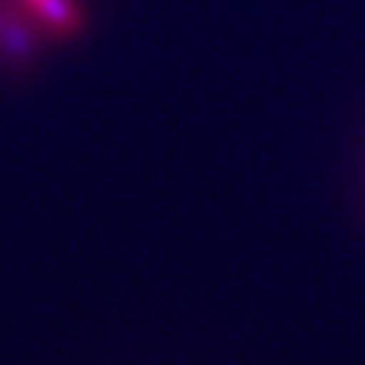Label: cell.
<instances>
[{"mask_svg": "<svg viewBox=\"0 0 365 365\" xmlns=\"http://www.w3.org/2000/svg\"><path fill=\"white\" fill-rule=\"evenodd\" d=\"M16 6L30 11L33 16L41 14V19L57 30H68L76 25V11H73L71 0H16Z\"/></svg>", "mask_w": 365, "mask_h": 365, "instance_id": "1", "label": "cell"}]
</instances>
